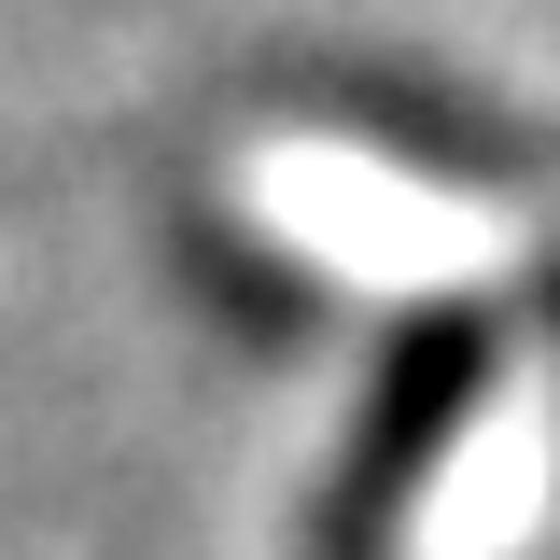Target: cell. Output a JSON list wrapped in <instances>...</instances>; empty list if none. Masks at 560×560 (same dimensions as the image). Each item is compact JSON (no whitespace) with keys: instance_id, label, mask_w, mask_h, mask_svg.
I'll use <instances>...</instances> for the list:
<instances>
[{"instance_id":"cell-1","label":"cell","mask_w":560,"mask_h":560,"mask_svg":"<svg viewBox=\"0 0 560 560\" xmlns=\"http://www.w3.org/2000/svg\"><path fill=\"white\" fill-rule=\"evenodd\" d=\"M490 393V323H463V308H420L407 337H393V378H378V407H364V463H350V533H378L393 518V490L448 448V420Z\"/></svg>"}]
</instances>
